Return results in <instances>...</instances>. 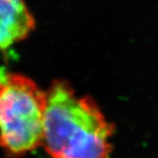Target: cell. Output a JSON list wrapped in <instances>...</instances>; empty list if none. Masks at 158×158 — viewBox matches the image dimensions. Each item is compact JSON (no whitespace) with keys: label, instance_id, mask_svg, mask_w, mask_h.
<instances>
[{"label":"cell","instance_id":"cell-1","mask_svg":"<svg viewBox=\"0 0 158 158\" xmlns=\"http://www.w3.org/2000/svg\"><path fill=\"white\" fill-rule=\"evenodd\" d=\"M113 130L96 104L67 83L47 91L42 145L51 158H111Z\"/></svg>","mask_w":158,"mask_h":158},{"label":"cell","instance_id":"cell-2","mask_svg":"<svg viewBox=\"0 0 158 158\" xmlns=\"http://www.w3.org/2000/svg\"><path fill=\"white\" fill-rule=\"evenodd\" d=\"M46 106L32 79L0 69V148L18 156L42 145Z\"/></svg>","mask_w":158,"mask_h":158},{"label":"cell","instance_id":"cell-3","mask_svg":"<svg viewBox=\"0 0 158 158\" xmlns=\"http://www.w3.org/2000/svg\"><path fill=\"white\" fill-rule=\"evenodd\" d=\"M35 27V20L24 0H0V50L25 40Z\"/></svg>","mask_w":158,"mask_h":158}]
</instances>
